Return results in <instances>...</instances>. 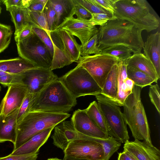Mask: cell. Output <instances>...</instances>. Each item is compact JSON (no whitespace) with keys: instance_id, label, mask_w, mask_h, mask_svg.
Instances as JSON below:
<instances>
[{"instance_id":"cell-1","label":"cell","mask_w":160,"mask_h":160,"mask_svg":"<svg viewBox=\"0 0 160 160\" xmlns=\"http://www.w3.org/2000/svg\"><path fill=\"white\" fill-rule=\"evenodd\" d=\"M142 31L128 21L111 19L98 29V47L100 50L122 45L130 49L133 54L141 53L144 44Z\"/></svg>"},{"instance_id":"cell-2","label":"cell","mask_w":160,"mask_h":160,"mask_svg":"<svg viewBox=\"0 0 160 160\" xmlns=\"http://www.w3.org/2000/svg\"><path fill=\"white\" fill-rule=\"evenodd\" d=\"M77 103L58 78L34 95L29 112L68 113Z\"/></svg>"},{"instance_id":"cell-3","label":"cell","mask_w":160,"mask_h":160,"mask_svg":"<svg viewBox=\"0 0 160 160\" xmlns=\"http://www.w3.org/2000/svg\"><path fill=\"white\" fill-rule=\"evenodd\" d=\"M114 15L133 23L141 30L148 32L160 25V18L146 0H116L113 3Z\"/></svg>"},{"instance_id":"cell-4","label":"cell","mask_w":160,"mask_h":160,"mask_svg":"<svg viewBox=\"0 0 160 160\" xmlns=\"http://www.w3.org/2000/svg\"><path fill=\"white\" fill-rule=\"evenodd\" d=\"M70 116L68 113L28 112L18 123L17 138L13 151L18 148L35 135L48 128L55 127Z\"/></svg>"},{"instance_id":"cell-5","label":"cell","mask_w":160,"mask_h":160,"mask_svg":"<svg viewBox=\"0 0 160 160\" xmlns=\"http://www.w3.org/2000/svg\"><path fill=\"white\" fill-rule=\"evenodd\" d=\"M142 88L134 85L123 105V117L135 139L152 144L145 110L141 98Z\"/></svg>"},{"instance_id":"cell-6","label":"cell","mask_w":160,"mask_h":160,"mask_svg":"<svg viewBox=\"0 0 160 160\" xmlns=\"http://www.w3.org/2000/svg\"><path fill=\"white\" fill-rule=\"evenodd\" d=\"M70 94L74 98L88 95L100 94L102 89L88 72L77 66L58 78Z\"/></svg>"},{"instance_id":"cell-7","label":"cell","mask_w":160,"mask_h":160,"mask_svg":"<svg viewBox=\"0 0 160 160\" xmlns=\"http://www.w3.org/2000/svg\"><path fill=\"white\" fill-rule=\"evenodd\" d=\"M95 96L107 124L108 136L121 143L128 141L129 137L127 124L120 106L101 94Z\"/></svg>"},{"instance_id":"cell-8","label":"cell","mask_w":160,"mask_h":160,"mask_svg":"<svg viewBox=\"0 0 160 160\" xmlns=\"http://www.w3.org/2000/svg\"><path fill=\"white\" fill-rule=\"evenodd\" d=\"M20 58L36 67L50 69L53 56L44 43L34 32L24 39L16 42Z\"/></svg>"},{"instance_id":"cell-9","label":"cell","mask_w":160,"mask_h":160,"mask_svg":"<svg viewBox=\"0 0 160 160\" xmlns=\"http://www.w3.org/2000/svg\"><path fill=\"white\" fill-rule=\"evenodd\" d=\"M77 62L88 71L102 89L109 72L118 60L113 56L100 53L81 56Z\"/></svg>"},{"instance_id":"cell-10","label":"cell","mask_w":160,"mask_h":160,"mask_svg":"<svg viewBox=\"0 0 160 160\" xmlns=\"http://www.w3.org/2000/svg\"><path fill=\"white\" fill-rule=\"evenodd\" d=\"M22 84L27 88L28 92L36 94L51 82L58 78L50 69L36 68L21 74Z\"/></svg>"},{"instance_id":"cell-11","label":"cell","mask_w":160,"mask_h":160,"mask_svg":"<svg viewBox=\"0 0 160 160\" xmlns=\"http://www.w3.org/2000/svg\"><path fill=\"white\" fill-rule=\"evenodd\" d=\"M63 152L64 155L88 160H102L104 155L100 144L87 139L71 141Z\"/></svg>"},{"instance_id":"cell-12","label":"cell","mask_w":160,"mask_h":160,"mask_svg":"<svg viewBox=\"0 0 160 160\" xmlns=\"http://www.w3.org/2000/svg\"><path fill=\"white\" fill-rule=\"evenodd\" d=\"M59 29L66 30L77 37L82 45H84L97 34L98 31L89 19L75 18L73 16L66 18L54 31Z\"/></svg>"},{"instance_id":"cell-13","label":"cell","mask_w":160,"mask_h":160,"mask_svg":"<svg viewBox=\"0 0 160 160\" xmlns=\"http://www.w3.org/2000/svg\"><path fill=\"white\" fill-rule=\"evenodd\" d=\"M54 132L51 136L54 145L64 152L72 141L77 139L89 140V136L78 132L71 121L64 120L54 127Z\"/></svg>"},{"instance_id":"cell-14","label":"cell","mask_w":160,"mask_h":160,"mask_svg":"<svg viewBox=\"0 0 160 160\" xmlns=\"http://www.w3.org/2000/svg\"><path fill=\"white\" fill-rule=\"evenodd\" d=\"M27 92V88L23 84L8 86L7 92L0 103V113L7 116L19 109Z\"/></svg>"},{"instance_id":"cell-15","label":"cell","mask_w":160,"mask_h":160,"mask_svg":"<svg viewBox=\"0 0 160 160\" xmlns=\"http://www.w3.org/2000/svg\"><path fill=\"white\" fill-rule=\"evenodd\" d=\"M71 121L76 130L83 135L100 138H106L109 136L96 125L86 113L85 109L76 110Z\"/></svg>"},{"instance_id":"cell-16","label":"cell","mask_w":160,"mask_h":160,"mask_svg":"<svg viewBox=\"0 0 160 160\" xmlns=\"http://www.w3.org/2000/svg\"><path fill=\"white\" fill-rule=\"evenodd\" d=\"M123 149L138 160H160V150L152 144L143 141L128 140L124 143Z\"/></svg>"},{"instance_id":"cell-17","label":"cell","mask_w":160,"mask_h":160,"mask_svg":"<svg viewBox=\"0 0 160 160\" xmlns=\"http://www.w3.org/2000/svg\"><path fill=\"white\" fill-rule=\"evenodd\" d=\"M54 127L48 128L33 136L10 154L23 155L38 153L40 148L47 141Z\"/></svg>"},{"instance_id":"cell-18","label":"cell","mask_w":160,"mask_h":160,"mask_svg":"<svg viewBox=\"0 0 160 160\" xmlns=\"http://www.w3.org/2000/svg\"><path fill=\"white\" fill-rule=\"evenodd\" d=\"M146 57L153 64L159 78L160 77V32L151 33L148 36L143 48Z\"/></svg>"},{"instance_id":"cell-19","label":"cell","mask_w":160,"mask_h":160,"mask_svg":"<svg viewBox=\"0 0 160 160\" xmlns=\"http://www.w3.org/2000/svg\"><path fill=\"white\" fill-rule=\"evenodd\" d=\"M19 109L11 114L0 113V143L10 141L14 144L17 137V116Z\"/></svg>"},{"instance_id":"cell-20","label":"cell","mask_w":160,"mask_h":160,"mask_svg":"<svg viewBox=\"0 0 160 160\" xmlns=\"http://www.w3.org/2000/svg\"><path fill=\"white\" fill-rule=\"evenodd\" d=\"M52 32L57 35L61 42L60 46L72 62H77L81 57V45L77 43L74 36L64 30L59 29Z\"/></svg>"},{"instance_id":"cell-21","label":"cell","mask_w":160,"mask_h":160,"mask_svg":"<svg viewBox=\"0 0 160 160\" xmlns=\"http://www.w3.org/2000/svg\"><path fill=\"white\" fill-rule=\"evenodd\" d=\"M6 10L10 12L12 21L15 26V41L25 27L29 25H36L31 19L28 8L12 7L7 9Z\"/></svg>"},{"instance_id":"cell-22","label":"cell","mask_w":160,"mask_h":160,"mask_svg":"<svg viewBox=\"0 0 160 160\" xmlns=\"http://www.w3.org/2000/svg\"><path fill=\"white\" fill-rule=\"evenodd\" d=\"M125 62L128 65L135 68L149 75L157 83L160 78L151 61L141 52L133 54Z\"/></svg>"},{"instance_id":"cell-23","label":"cell","mask_w":160,"mask_h":160,"mask_svg":"<svg viewBox=\"0 0 160 160\" xmlns=\"http://www.w3.org/2000/svg\"><path fill=\"white\" fill-rule=\"evenodd\" d=\"M37 68L21 58L0 60V71L10 74H21Z\"/></svg>"},{"instance_id":"cell-24","label":"cell","mask_w":160,"mask_h":160,"mask_svg":"<svg viewBox=\"0 0 160 160\" xmlns=\"http://www.w3.org/2000/svg\"><path fill=\"white\" fill-rule=\"evenodd\" d=\"M118 92V66L114 65L109 72L101 94L116 102Z\"/></svg>"},{"instance_id":"cell-25","label":"cell","mask_w":160,"mask_h":160,"mask_svg":"<svg viewBox=\"0 0 160 160\" xmlns=\"http://www.w3.org/2000/svg\"><path fill=\"white\" fill-rule=\"evenodd\" d=\"M50 1L56 13V28L66 18L74 15L73 0H50Z\"/></svg>"},{"instance_id":"cell-26","label":"cell","mask_w":160,"mask_h":160,"mask_svg":"<svg viewBox=\"0 0 160 160\" xmlns=\"http://www.w3.org/2000/svg\"><path fill=\"white\" fill-rule=\"evenodd\" d=\"M118 66V92L116 103L122 106L127 97L131 93L128 92L125 83L128 77L127 73V65L125 61H119Z\"/></svg>"},{"instance_id":"cell-27","label":"cell","mask_w":160,"mask_h":160,"mask_svg":"<svg viewBox=\"0 0 160 160\" xmlns=\"http://www.w3.org/2000/svg\"><path fill=\"white\" fill-rule=\"evenodd\" d=\"M85 110L96 125L102 131L108 134V125L97 102L93 101L90 104Z\"/></svg>"},{"instance_id":"cell-28","label":"cell","mask_w":160,"mask_h":160,"mask_svg":"<svg viewBox=\"0 0 160 160\" xmlns=\"http://www.w3.org/2000/svg\"><path fill=\"white\" fill-rule=\"evenodd\" d=\"M90 140L98 143L102 147L104 155L102 160H109L113 154L117 152L121 146V143L114 138L109 136L106 138L91 137Z\"/></svg>"},{"instance_id":"cell-29","label":"cell","mask_w":160,"mask_h":160,"mask_svg":"<svg viewBox=\"0 0 160 160\" xmlns=\"http://www.w3.org/2000/svg\"><path fill=\"white\" fill-rule=\"evenodd\" d=\"M127 73L128 77L134 82V85L142 89L155 82V81L147 74L138 69L128 65Z\"/></svg>"},{"instance_id":"cell-30","label":"cell","mask_w":160,"mask_h":160,"mask_svg":"<svg viewBox=\"0 0 160 160\" xmlns=\"http://www.w3.org/2000/svg\"><path fill=\"white\" fill-rule=\"evenodd\" d=\"M52 41L53 46V52L50 69L52 71L62 68L72 63L73 62L66 54L62 48L56 45L52 38Z\"/></svg>"},{"instance_id":"cell-31","label":"cell","mask_w":160,"mask_h":160,"mask_svg":"<svg viewBox=\"0 0 160 160\" xmlns=\"http://www.w3.org/2000/svg\"><path fill=\"white\" fill-rule=\"evenodd\" d=\"M99 54H105L113 56L119 61H125L132 55L131 50L123 45H117L100 50Z\"/></svg>"},{"instance_id":"cell-32","label":"cell","mask_w":160,"mask_h":160,"mask_svg":"<svg viewBox=\"0 0 160 160\" xmlns=\"http://www.w3.org/2000/svg\"><path fill=\"white\" fill-rule=\"evenodd\" d=\"M12 34L11 26L0 23V53L8 47Z\"/></svg>"},{"instance_id":"cell-33","label":"cell","mask_w":160,"mask_h":160,"mask_svg":"<svg viewBox=\"0 0 160 160\" xmlns=\"http://www.w3.org/2000/svg\"><path fill=\"white\" fill-rule=\"evenodd\" d=\"M97 45L98 36L96 34L92 37L84 45H81V56L83 57L92 54H99V50Z\"/></svg>"},{"instance_id":"cell-34","label":"cell","mask_w":160,"mask_h":160,"mask_svg":"<svg viewBox=\"0 0 160 160\" xmlns=\"http://www.w3.org/2000/svg\"><path fill=\"white\" fill-rule=\"evenodd\" d=\"M29 15L32 21L36 25L42 28L47 33L51 32L44 10L42 12L29 11Z\"/></svg>"},{"instance_id":"cell-35","label":"cell","mask_w":160,"mask_h":160,"mask_svg":"<svg viewBox=\"0 0 160 160\" xmlns=\"http://www.w3.org/2000/svg\"><path fill=\"white\" fill-rule=\"evenodd\" d=\"M32 29L33 32L48 47L53 56V48L52 41L51 32L47 33L42 28L36 25L32 26Z\"/></svg>"},{"instance_id":"cell-36","label":"cell","mask_w":160,"mask_h":160,"mask_svg":"<svg viewBox=\"0 0 160 160\" xmlns=\"http://www.w3.org/2000/svg\"><path fill=\"white\" fill-rule=\"evenodd\" d=\"M44 11L46 15L50 30L51 32H52L56 28L57 17L56 12L50 0H48L45 7Z\"/></svg>"},{"instance_id":"cell-37","label":"cell","mask_w":160,"mask_h":160,"mask_svg":"<svg viewBox=\"0 0 160 160\" xmlns=\"http://www.w3.org/2000/svg\"><path fill=\"white\" fill-rule=\"evenodd\" d=\"M75 0L78 3L86 9L91 14L104 13L113 16L110 13L95 4L92 0Z\"/></svg>"},{"instance_id":"cell-38","label":"cell","mask_w":160,"mask_h":160,"mask_svg":"<svg viewBox=\"0 0 160 160\" xmlns=\"http://www.w3.org/2000/svg\"><path fill=\"white\" fill-rule=\"evenodd\" d=\"M22 79L21 74H7L0 77V84L5 87L22 84Z\"/></svg>"},{"instance_id":"cell-39","label":"cell","mask_w":160,"mask_h":160,"mask_svg":"<svg viewBox=\"0 0 160 160\" xmlns=\"http://www.w3.org/2000/svg\"><path fill=\"white\" fill-rule=\"evenodd\" d=\"M34 95L27 92L18 111L17 116L18 123L29 112L31 104L34 96Z\"/></svg>"},{"instance_id":"cell-40","label":"cell","mask_w":160,"mask_h":160,"mask_svg":"<svg viewBox=\"0 0 160 160\" xmlns=\"http://www.w3.org/2000/svg\"><path fill=\"white\" fill-rule=\"evenodd\" d=\"M149 95L152 103L154 106L159 114H160V88L158 85L150 86Z\"/></svg>"},{"instance_id":"cell-41","label":"cell","mask_w":160,"mask_h":160,"mask_svg":"<svg viewBox=\"0 0 160 160\" xmlns=\"http://www.w3.org/2000/svg\"><path fill=\"white\" fill-rule=\"evenodd\" d=\"M92 17L89 19L94 26H101L111 19L116 18L112 15L104 13H92Z\"/></svg>"},{"instance_id":"cell-42","label":"cell","mask_w":160,"mask_h":160,"mask_svg":"<svg viewBox=\"0 0 160 160\" xmlns=\"http://www.w3.org/2000/svg\"><path fill=\"white\" fill-rule=\"evenodd\" d=\"M74 3V13L77 18L88 19L92 17L91 13L83 7L78 3L75 0H73ZM89 18V19H90Z\"/></svg>"},{"instance_id":"cell-43","label":"cell","mask_w":160,"mask_h":160,"mask_svg":"<svg viewBox=\"0 0 160 160\" xmlns=\"http://www.w3.org/2000/svg\"><path fill=\"white\" fill-rule=\"evenodd\" d=\"M1 1L6 9L12 7L28 8L31 2V0H3Z\"/></svg>"},{"instance_id":"cell-44","label":"cell","mask_w":160,"mask_h":160,"mask_svg":"<svg viewBox=\"0 0 160 160\" xmlns=\"http://www.w3.org/2000/svg\"><path fill=\"white\" fill-rule=\"evenodd\" d=\"M115 0H92L95 4L110 13L114 17L115 10L113 5Z\"/></svg>"},{"instance_id":"cell-45","label":"cell","mask_w":160,"mask_h":160,"mask_svg":"<svg viewBox=\"0 0 160 160\" xmlns=\"http://www.w3.org/2000/svg\"><path fill=\"white\" fill-rule=\"evenodd\" d=\"M38 153L28 155H9L7 156L0 157V160H36Z\"/></svg>"},{"instance_id":"cell-46","label":"cell","mask_w":160,"mask_h":160,"mask_svg":"<svg viewBox=\"0 0 160 160\" xmlns=\"http://www.w3.org/2000/svg\"><path fill=\"white\" fill-rule=\"evenodd\" d=\"M32 26L31 25H29L22 30L17 39L15 40L16 42L24 39L33 33L32 29Z\"/></svg>"},{"instance_id":"cell-47","label":"cell","mask_w":160,"mask_h":160,"mask_svg":"<svg viewBox=\"0 0 160 160\" xmlns=\"http://www.w3.org/2000/svg\"><path fill=\"white\" fill-rule=\"evenodd\" d=\"M45 6L39 2L38 0H33L28 9L30 11L42 12L43 11Z\"/></svg>"},{"instance_id":"cell-48","label":"cell","mask_w":160,"mask_h":160,"mask_svg":"<svg viewBox=\"0 0 160 160\" xmlns=\"http://www.w3.org/2000/svg\"><path fill=\"white\" fill-rule=\"evenodd\" d=\"M118 154V160H133L132 156L127 151L123 150Z\"/></svg>"},{"instance_id":"cell-49","label":"cell","mask_w":160,"mask_h":160,"mask_svg":"<svg viewBox=\"0 0 160 160\" xmlns=\"http://www.w3.org/2000/svg\"><path fill=\"white\" fill-rule=\"evenodd\" d=\"M125 83L128 91L131 93L134 85V82L127 77L125 80Z\"/></svg>"},{"instance_id":"cell-50","label":"cell","mask_w":160,"mask_h":160,"mask_svg":"<svg viewBox=\"0 0 160 160\" xmlns=\"http://www.w3.org/2000/svg\"><path fill=\"white\" fill-rule=\"evenodd\" d=\"M62 160H88L84 159L78 158L71 156L64 155L63 159Z\"/></svg>"},{"instance_id":"cell-51","label":"cell","mask_w":160,"mask_h":160,"mask_svg":"<svg viewBox=\"0 0 160 160\" xmlns=\"http://www.w3.org/2000/svg\"><path fill=\"white\" fill-rule=\"evenodd\" d=\"M38 1L39 2L45 6L48 1V0H38Z\"/></svg>"},{"instance_id":"cell-52","label":"cell","mask_w":160,"mask_h":160,"mask_svg":"<svg viewBox=\"0 0 160 160\" xmlns=\"http://www.w3.org/2000/svg\"><path fill=\"white\" fill-rule=\"evenodd\" d=\"M7 74H8V73H7L6 72H3L0 71V77L2 76H3L4 75H6Z\"/></svg>"},{"instance_id":"cell-53","label":"cell","mask_w":160,"mask_h":160,"mask_svg":"<svg viewBox=\"0 0 160 160\" xmlns=\"http://www.w3.org/2000/svg\"><path fill=\"white\" fill-rule=\"evenodd\" d=\"M47 160H62L60 159H59L57 158H49L47 159Z\"/></svg>"},{"instance_id":"cell-54","label":"cell","mask_w":160,"mask_h":160,"mask_svg":"<svg viewBox=\"0 0 160 160\" xmlns=\"http://www.w3.org/2000/svg\"><path fill=\"white\" fill-rule=\"evenodd\" d=\"M1 1H0V15L1 13L2 9V8H1Z\"/></svg>"},{"instance_id":"cell-55","label":"cell","mask_w":160,"mask_h":160,"mask_svg":"<svg viewBox=\"0 0 160 160\" xmlns=\"http://www.w3.org/2000/svg\"><path fill=\"white\" fill-rule=\"evenodd\" d=\"M133 157V160H138L137 159H136L133 156L131 155Z\"/></svg>"},{"instance_id":"cell-56","label":"cell","mask_w":160,"mask_h":160,"mask_svg":"<svg viewBox=\"0 0 160 160\" xmlns=\"http://www.w3.org/2000/svg\"><path fill=\"white\" fill-rule=\"evenodd\" d=\"M1 87L0 86V91L1 90Z\"/></svg>"}]
</instances>
